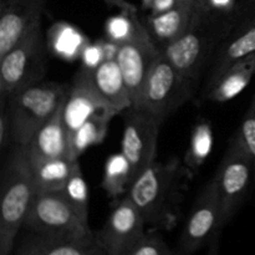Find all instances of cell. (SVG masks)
<instances>
[{
	"label": "cell",
	"instance_id": "obj_21",
	"mask_svg": "<svg viewBox=\"0 0 255 255\" xmlns=\"http://www.w3.org/2000/svg\"><path fill=\"white\" fill-rule=\"evenodd\" d=\"M79 162V159H71L69 157H59V158L42 159V161L30 159L37 193L61 191Z\"/></svg>",
	"mask_w": 255,
	"mask_h": 255
},
{
	"label": "cell",
	"instance_id": "obj_18",
	"mask_svg": "<svg viewBox=\"0 0 255 255\" xmlns=\"http://www.w3.org/2000/svg\"><path fill=\"white\" fill-rule=\"evenodd\" d=\"M15 255H106V253L96 236L90 239H67L26 232L16 247Z\"/></svg>",
	"mask_w": 255,
	"mask_h": 255
},
{
	"label": "cell",
	"instance_id": "obj_20",
	"mask_svg": "<svg viewBox=\"0 0 255 255\" xmlns=\"http://www.w3.org/2000/svg\"><path fill=\"white\" fill-rule=\"evenodd\" d=\"M255 75V54L237 62L213 87L206 91V97L213 102H226L241 94Z\"/></svg>",
	"mask_w": 255,
	"mask_h": 255
},
{
	"label": "cell",
	"instance_id": "obj_13",
	"mask_svg": "<svg viewBox=\"0 0 255 255\" xmlns=\"http://www.w3.org/2000/svg\"><path fill=\"white\" fill-rule=\"evenodd\" d=\"M253 54H255V15L246 12L217 49L212 59L206 91L213 87L222 75L233 65Z\"/></svg>",
	"mask_w": 255,
	"mask_h": 255
},
{
	"label": "cell",
	"instance_id": "obj_14",
	"mask_svg": "<svg viewBox=\"0 0 255 255\" xmlns=\"http://www.w3.org/2000/svg\"><path fill=\"white\" fill-rule=\"evenodd\" d=\"M47 0H0V57L40 21Z\"/></svg>",
	"mask_w": 255,
	"mask_h": 255
},
{
	"label": "cell",
	"instance_id": "obj_32",
	"mask_svg": "<svg viewBox=\"0 0 255 255\" xmlns=\"http://www.w3.org/2000/svg\"><path fill=\"white\" fill-rule=\"evenodd\" d=\"M177 0H153V4H152V9L149 11L151 16H156V15H161L163 12L168 11L169 9L173 7V5L176 4Z\"/></svg>",
	"mask_w": 255,
	"mask_h": 255
},
{
	"label": "cell",
	"instance_id": "obj_33",
	"mask_svg": "<svg viewBox=\"0 0 255 255\" xmlns=\"http://www.w3.org/2000/svg\"><path fill=\"white\" fill-rule=\"evenodd\" d=\"M104 1L109 7H116V9H119L120 11L137 9L136 5L127 1V0H104Z\"/></svg>",
	"mask_w": 255,
	"mask_h": 255
},
{
	"label": "cell",
	"instance_id": "obj_19",
	"mask_svg": "<svg viewBox=\"0 0 255 255\" xmlns=\"http://www.w3.org/2000/svg\"><path fill=\"white\" fill-rule=\"evenodd\" d=\"M64 102L37 129L31 141L24 146L31 161L69 157V133L64 120Z\"/></svg>",
	"mask_w": 255,
	"mask_h": 255
},
{
	"label": "cell",
	"instance_id": "obj_31",
	"mask_svg": "<svg viewBox=\"0 0 255 255\" xmlns=\"http://www.w3.org/2000/svg\"><path fill=\"white\" fill-rule=\"evenodd\" d=\"M12 142V128L10 121L9 111L5 102H1V114H0V146L6 148L7 144Z\"/></svg>",
	"mask_w": 255,
	"mask_h": 255
},
{
	"label": "cell",
	"instance_id": "obj_29",
	"mask_svg": "<svg viewBox=\"0 0 255 255\" xmlns=\"http://www.w3.org/2000/svg\"><path fill=\"white\" fill-rule=\"evenodd\" d=\"M126 255H176L159 234L151 232Z\"/></svg>",
	"mask_w": 255,
	"mask_h": 255
},
{
	"label": "cell",
	"instance_id": "obj_23",
	"mask_svg": "<svg viewBox=\"0 0 255 255\" xmlns=\"http://www.w3.org/2000/svg\"><path fill=\"white\" fill-rule=\"evenodd\" d=\"M89 42L79 29L66 22H57L52 25L47 35L49 50H51L52 54L57 57L67 61L80 59L82 50Z\"/></svg>",
	"mask_w": 255,
	"mask_h": 255
},
{
	"label": "cell",
	"instance_id": "obj_4",
	"mask_svg": "<svg viewBox=\"0 0 255 255\" xmlns=\"http://www.w3.org/2000/svg\"><path fill=\"white\" fill-rule=\"evenodd\" d=\"M69 86L59 82H37L14 92L6 101L12 128V143L26 146L37 129L65 101Z\"/></svg>",
	"mask_w": 255,
	"mask_h": 255
},
{
	"label": "cell",
	"instance_id": "obj_35",
	"mask_svg": "<svg viewBox=\"0 0 255 255\" xmlns=\"http://www.w3.org/2000/svg\"><path fill=\"white\" fill-rule=\"evenodd\" d=\"M247 12H251V14H253V15H255V2L253 5H252L251 7H249L248 10H247Z\"/></svg>",
	"mask_w": 255,
	"mask_h": 255
},
{
	"label": "cell",
	"instance_id": "obj_2",
	"mask_svg": "<svg viewBox=\"0 0 255 255\" xmlns=\"http://www.w3.org/2000/svg\"><path fill=\"white\" fill-rule=\"evenodd\" d=\"M241 19L239 15L212 9L203 0V9L196 21L162 50L174 67L196 85L219 45Z\"/></svg>",
	"mask_w": 255,
	"mask_h": 255
},
{
	"label": "cell",
	"instance_id": "obj_26",
	"mask_svg": "<svg viewBox=\"0 0 255 255\" xmlns=\"http://www.w3.org/2000/svg\"><path fill=\"white\" fill-rule=\"evenodd\" d=\"M66 199L67 203L71 206V208L76 212L77 216L85 222V223L90 224L89 221V188H87V183L85 181L84 173H82L81 164L79 163L75 167L74 172L67 179L66 184L64 188L60 191Z\"/></svg>",
	"mask_w": 255,
	"mask_h": 255
},
{
	"label": "cell",
	"instance_id": "obj_10",
	"mask_svg": "<svg viewBox=\"0 0 255 255\" xmlns=\"http://www.w3.org/2000/svg\"><path fill=\"white\" fill-rule=\"evenodd\" d=\"M161 125L153 115L133 106L125 111L121 153L131 167V183L156 161Z\"/></svg>",
	"mask_w": 255,
	"mask_h": 255
},
{
	"label": "cell",
	"instance_id": "obj_5",
	"mask_svg": "<svg viewBox=\"0 0 255 255\" xmlns=\"http://www.w3.org/2000/svg\"><path fill=\"white\" fill-rule=\"evenodd\" d=\"M46 72V49L41 20L32 24L19 41L0 57V100L42 81Z\"/></svg>",
	"mask_w": 255,
	"mask_h": 255
},
{
	"label": "cell",
	"instance_id": "obj_16",
	"mask_svg": "<svg viewBox=\"0 0 255 255\" xmlns=\"http://www.w3.org/2000/svg\"><path fill=\"white\" fill-rule=\"evenodd\" d=\"M102 101L116 115L132 107V99L116 60H106L95 69L80 67Z\"/></svg>",
	"mask_w": 255,
	"mask_h": 255
},
{
	"label": "cell",
	"instance_id": "obj_11",
	"mask_svg": "<svg viewBox=\"0 0 255 255\" xmlns=\"http://www.w3.org/2000/svg\"><path fill=\"white\" fill-rule=\"evenodd\" d=\"M161 51V46L142 20L137 25L131 39L120 45L116 61L131 95L132 106L141 95L149 71Z\"/></svg>",
	"mask_w": 255,
	"mask_h": 255
},
{
	"label": "cell",
	"instance_id": "obj_6",
	"mask_svg": "<svg viewBox=\"0 0 255 255\" xmlns=\"http://www.w3.org/2000/svg\"><path fill=\"white\" fill-rule=\"evenodd\" d=\"M194 89L196 85L174 67L162 50L133 107L148 112L163 122L191 99Z\"/></svg>",
	"mask_w": 255,
	"mask_h": 255
},
{
	"label": "cell",
	"instance_id": "obj_28",
	"mask_svg": "<svg viewBox=\"0 0 255 255\" xmlns=\"http://www.w3.org/2000/svg\"><path fill=\"white\" fill-rule=\"evenodd\" d=\"M237 138L244 147L255 164V95L251 102L248 111L244 115L241 122L238 132L236 133Z\"/></svg>",
	"mask_w": 255,
	"mask_h": 255
},
{
	"label": "cell",
	"instance_id": "obj_9",
	"mask_svg": "<svg viewBox=\"0 0 255 255\" xmlns=\"http://www.w3.org/2000/svg\"><path fill=\"white\" fill-rule=\"evenodd\" d=\"M223 229L222 206L214 181L204 186L194 201L178 241L176 255H193Z\"/></svg>",
	"mask_w": 255,
	"mask_h": 255
},
{
	"label": "cell",
	"instance_id": "obj_3",
	"mask_svg": "<svg viewBox=\"0 0 255 255\" xmlns=\"http://www.w3.org/2000/svg\"><path fill=\"white\" fill-rule=\"evenodd\" d=\"M37 193L31 163L24 146L14 144L1 172L0 255H11L20 229Z\"/></svg>",
	"mask_w": 255,
	"mask_h": 255
},
{
	"label": "cell",
	"instance_id": "obj_8",
	"mask_svg": "<svg viewBox=\"0 0 255 255\" xmlns=\"http://www.w3.org/2000/svg\"><path fill=\"white\" fill-rule=\"evenodd\" d=\"M255 178V164L234 134L213 177L222 206L223 227L236 216L248 197Z\"/></svg>",
	"mask_w": 255,
	"mask_h": 255
},
{
	"label": "cell",
	"instance_id": "obj_30",
	"mask_svg": "<svg viewBox=\"0 0 255 255\" xmlns=\"http://www.w3.org/2000/svg\"><path fill=\"white\" fill-rule=\"evenodd\" d=\"M80 60H81V66L86 67V69H95L99 65H101L105 61V54L101 41L89 42L82 50Z\"/></svg>",
	"mask_w": 255,
	"mask_h": 255
},
{
	"label": "cell",
	"instance_id": "obj_36",
	"mask_svg": "<svg viewBox=\"0 0 255 255\" xmlns=\"http://www.w3.org/2000/svg\"><path fill=\"white\" fill-rule=\"evenodd\" d=\"M246 2H247V5H248V9H249V7L254 4L255 0H246Z\"/></svg>",
	"mask_w": 255,
	"mask_h": 255
},
{
	"label": "cell",
	"instance_id": "obj_27",
	"mask_svg": "<svg viewBox=\"0 0 255 255\" xmlns=\"http://www.w3.org/2000/svg\"><path fill=\"white\" fill-rule=\"evenodd\" d=\"M141 19L138 17V9L125 10L120 14L109 17L105 25L106 39L121 45L131 39Z\"/></svg>",
	"mask_w": 255,
	"mask_h": 255
},
{
	"label": "cell",
	"instance_id": "obj_17",
	"mask_svg": "<svg viewBox=\"0 0 255 255\" xmlns=\"http://www.w3.org/2000/svg\"><path fill=\"white\" fill-rule=\"evenodd\" d=\"M104 111L114 112L95 92L89 80L80 69L75 75L71 86L69 87V92L64 102V120L69 133V139L70 136L86 120L94 116L95 114Z\"/></svg>",
	"mask_w": 255,
	"mask_h": 255
},
{
	"label": "cell",
	"instance_id": "obj_34",
	"mask_svg": "<svg viewBox=\"0 0 255 255\" xmlns=\"http://www.w3.org/2000/svg\"><path fill=\"white\" fill-rule=\"evenodd\" d=\"M152 4H153V0H141V7L146 11H151Z\"/></svg>",
	"mask_w": 255,
	"mask_h": 255
},
{
	"label": "cell",
	"instance_id": "obj_15",
	"mask_svg": "<svg viewBox=\"0 0 255 255\" xmlns=\"http://www.w3.org/2000/svg\"><path fill=\"white\" fill-rule=\"evenodd\" d=\"M203 9V0H177L168 11L146 19V25L157 44L163 49L184 34Z\"/></svg>",
	"mask_w": 255,
	"mask_h": 255
},
{
	"label": "cell",
	"instance_id": "obj_12",
	"mask_svg": "<svg viewBox=\"0 0 255 255\" xmlns=\"http://www.w3.org/2000/svg\"><path fill=\"white\" fill-rule=\"evenodd\" d=\"M147 223L133 202L125 196L114 207L96 238L106 255H126L147 234Z\"/></svg>",
	"mask_w": 255,
	"mask_h": 255
},
{
	"label": "cell",
	"instance_id": "obj_7",
	"mask_svg": "<svg viewBox=\"0 0 255 255\" xmlns=\"http://www.w3.org/2000/svg\"><path fill=\"white\" fill-rule=\"evenodd\" d=\"M30 233L67 239H90L96 234L71 208L61 192H39L24 223Z\"/></svg>",
	"mask_w": 255,
	"mask_h": 255
},
{
	"label": "cell",
	"instance_id": "obj_25",
	"mask_svg": "<svg viewBox=\"0 0 255 255\" xmlns=\"http://www.w3.org/2000/svg\"><path fill=\"white\" fill-rule=\"evenodd\" d=\"M212 144H213V133H212L211 124L208 121L198 122L192 132L191 142L183 161L184 166L192 176L196 174L199 167L211 153Z\"/></svg>",
	"mask_w": 255,
	"mask_h": 255
},
{
	"label": "cell",
	"instance_id": "obj_22",
	"mask_svg": "<svg viewBox=\"0 0 255 255\" xmlns=\"http://www.w3.org/2000/svg\"><path fill=\"white\" fill-rule=\"evenodd\" d=\"M116 115L114 112L104 111L95 114L84 122L69 139V157L79 159L87 148L101 143L106 137L111 120Z\"/></svg>",
	"mask_w": 255,
	"mask_h": 255
},
{
	"label": "cell",
	"instance_id": "obj_24",
	"mask_svg": "<svg viewBox=\"0 0 255 255\" xmlns=\"http://www.w3.org/2000/svg\"><path fill=\"white\" fill-rule=\"evenodd\" d=\"M131 186V167L126 157L120 153L111 154L105 163L104 177L101 187L107 196L112 199H119L127 194Z\"/></svg>",
	"mask_w": 255,
	"mask_h": 255
},
{
	"label": "cell",
	"instance_id": "obj_1",
	"mask_svg": "<svg viewBox=\"0 0 255 255\" xmlns=\"http://www.w3.org/2000/svg\"><path fill=\"white\" fill-rule=\"evenodd\" d=\"M192 174L177 157L154 161L132 181L126 196L139 209L147 227L172 229L177 223Z\"/></svg>",
	"mask_w": 255,
	"mask_h": 255
}]
</instances>
